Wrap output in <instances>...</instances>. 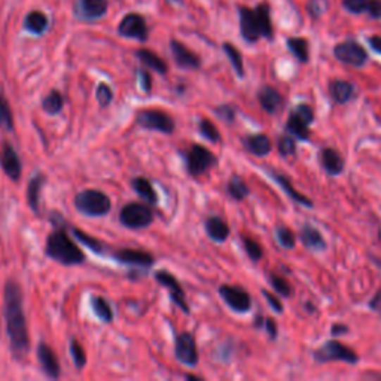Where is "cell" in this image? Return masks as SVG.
I'll list each match as a JSON object with an SVG mask.
<instances>
[{"label":"cell","mask_w":381,"mask_h":381,"mask_svg":"<svg viewBox=\"0 0 381 381\" xmlns=\"http://www.w3.org/2000/svg\"><path fill=\"white\" fill-rule=\"evenodd\" d=\"M331 332H332V335H343V334L349 332V327H347L346 325H339V323H337V325H334V326L331 327Z\"/></svg>","instance_id":"f5cc1de1"},{"label":"cell","mask_w":381,"mask_h":381,"mask_svg":"<svg viewBox=\"0 0 381 381\" xmlns=\"http://www.w3.org/2000/svg\"><path fill=\"white\" fill-rule=\"evenodd\" d=\"M73 234H75V237L77 239V240H80V242H82L85 246H88V247H91V249H93V251H96V252H99V249L101 247L100 246V243L96 240V239H93V237H88V235H85L84 232H81V231H73Z\"/></svg>","instance_id":"bcb514c9"},{"label":"cell","mask_w":381,"mask_h":381,"mask_svg":"<svg viewBox=\"0 0 381 381\" xmlns=\"http://www.w3.org/2000/svg\"><path fill=\"white\" fill-rule=\"evenodd\" d=\"M223 51L227 52V56L231 60L232 68L235 69V72H237V75L239 76H243L244 75L243 58H242V54L239 52V49L235 48L234 45H231V44H225V45H223Z\"/></svg>","instance_id":"e575fe53"},{"label":"cell","mask_w":381,"mask_h":381,"mask_svg":"<svg viewBox=\"0 0 381 381\" xmlns=\"http://www.w3.org/2000/svg\"><path fill=\"white\" fill-rule=\"evenodd\" d=\"M275 239H277V242L285 249H294L295 244H296L295 234L291 230H289L287 227H283V225L275 228Z\"/></svg>","instance_id":"d590c367"},{"label":"cell","mask_w":381,"mask_h":381,"mask_svg":"<svg viewBox=\"0 0 381 381\" xmlns=\"http://www.w3.org/2000/svg\"><path fill=\"white\" fill-rule=\"evenodd\" d=\"M242 35L247 42H256L261 37H273V24L270 18V8L261 4L256 9L240 8Z\"/></svg>","instance_id":"7a4b0ae2"},{"label":"cell","mask_w":381,"mask_h":381,"mask_svg":"<svg viewBox=\"0 0 381 381\" xmlns=\"http://www.w3.org/2000/svg\"><path fill=\"white\" fill-rule=\"evenodd\" d=\"M155 279L168 289L170 295H172V299L176 302V306H179L182 308V311L189 313V307H188L187 299H185V292H183V289L180 287L179 282L176 280L173 274H170L167 271H158L155 274Z\"/></svg>","instance_id":"5bb4252c"},{"label":"cell","mask_w":381,"mask_h":381,"mask_svg":"<svg viewBox=\"0 0 381 381\" xmlns=\"http://www.w3.org/2000/svg\"><path fill=\"white\" fill-rule=\"evenodd\" d=\"M5 319L12 353L17 359H23L29 351V331L23 308L21 287L12 280L5 285Z\"/></svg>","instance_id":"6da1fadb"},{"label":"cell","mask_w":381,"mask_h":381,"mask_svg":"<svg viewBox=\"0 0 381 381\" xmlns=\"http://www.w3.org/2000/svg\"><path fill=\"white\" fill-rule=\"evenodd\" d=\"M244 148L252 152L256 156H266L267 154L271 152V140L266 135H254V136H247L243 140Z\"/></svg>","instance_id":"44dd1931"},{"label":"cell","mask_w":381,"mask_h":381,"mask_svg":"<svg viewBox=\"0 0 381 381\" xmlns=\"http://www.w3.org/2000/svg\"><path fill=\"white\" fill-rule=\"evenodd\" d=\"M334 56L346 64L354 65V68H361L368 61L366 51L356 42L347 41L343 44H338L334 48Z\"/></svg>","instance_id":"9c48e42d"},{"label":"cell","mask_w":381,"mask_h":381,"mask_svg":"<svg viewBox=\"0 0 381 381\" xmlns=\"http://www.w3.org/2000/svg\"><path fill=\"white\" fill-rule=\"evenodd\" d=\"M270 283L280 295H283V296L292 295V287L285 277H280V275H277V274H270Z\"/></svg>","instance_id":"74e56055"},{"label":"cell","mask_w":381,"mask_h":381,"mask_svg":"<svg viewBox=\"0 0 381 381\" xmlns=\"http://www.w3.org/2000/svg\"><path fill=\"white\" fill-rule=\"evenodd\" d=\"M75 206L80 212L88 216H103L109 213L111 210V199L97 189H85L76 195Z\"/></svg>","instance_id":"277c9868"},{"label":"cell","mask_w":381,"mask_h":381,"mask_svg":"<svg viewBox=\"0 0 381 381\" xmlns=\"http://www.w3.org/2000/svg\"><path fill=\"white\" fill-rule=\"evenodd\" d=\"M42 185H44V176L42 175H36L29 183L27 199H29V206L35 210V212H37L39 210V195H41Z\"/></svg>","instance_id":"4dcf8cb0"},{"label":"cell","mask_w":381,"mask_h":381,"mask_svg":"<svg viewBox=\"0 0 381 381\" xmlns=\"http://www.w3.org/2000/svg\"><path fill=\"white\" fill-rule=\"evenodd\" d=\"M319 160H320L322 168L327 175L338 176V175L343 173L344 160H343V156L339 155L338 151H335L332 148H325L319 154Z\"/></svg>","instance_id":"9a60e30c"},{"label":"cell","mask_w":381,"mask_h":381,"mask_svg":"<svg viewBox=\"0 0 381 381\" xmlns=\"http://www.w3.org/2000/svg\"><path fill=\"white\" fill-rule=\"evenodd\" d=\"M82 15L87 18H99L106 14L108 4L106 0H81Z\"/></svg>","instance_id":"484cf974"},{"label":"cell","mask_w":381,"mask_h":381,"mask_svg":"<svg viewBox=\"0 0 381 381\" xmlns=\"http://www.w3.org/2000/svg\"><path fill=\"white\" fill-rule=\"evenodd\" d=\"M63 104H64V100L58 91H51V93L42 101V109L49 115H56L63 109Z\"/></svg>","instance_id":"d6a6232c"},{"label":"cell","mask_w":381,"mask_h":381,"mask_svg":"<svg viewBox=\"0 0 381 381\" xmlns=\"http://www.w3.org/2000/svg\"><path fill=\"white\" fill-rule=\"evenodd\" d=\"M135 191L142 196L143 200H146L151 204H155L158 201V196H156V192L154 187L151 185V182L146 177H135L133 182H131Z\"/></svg>","instance_id":"d4e9b609"},{"label":"cell","mask_w":381,"mask_h":381,"mask_svg":"<svg viewBox=\"0 0 381 381\" xmlns=\"http://www.w3.org/2000/svg\"><path fill=\"white\" fill-rule=\"evenodd\" d=\"M243 244H244L247 256L251 258L252 261L256 262V261H259L262 258V255H264V252H262V247H261V244L258 242L249 239V237H244Z\"/></svg>","instance_id":"ab89813d"},{"label":"cell","mask_w":381,"mask_h":381,"mask_svg":"<svg viewBox=\"0 0 381 381\" xmlns=\"http://www.w3.org/2000/svg\"><path fill=\"white\" fill-rule=\"evenodd\" d=\"M206 231L208 234V237L215 242H225L230 235V228L227 225V222L216 216L207 219Z\"/></svg>","instance_id":"603a6c76"},{"label":"cell","mask_w":381,"mask_h":381,"mask_svg":"<svg viewBox=\"0 0 381 381\" xmlns=\"http://www.w3.org/2000/svg\"><path fill=\"white\" fill-rule=\"evenodd\" d=\"M200 133L210 142H219L220 140V135H219V131L218 128L215 127V124L212 121H208V120H201L200 121Z\"/></svg>","instance_id":"f35d334b"},{"label":"cell","mask_w":381,"mask_h":381,"mask_svg":"<svg viewBox=\"0 0 381 381\" xmlns=\"http://www.w3.org/2000/svg\"><path fill=\"white\" fill-rule=\"evenodd\" d=\"M120 220L127 228H146L154 220L151 208L144 204L131 203L123 207Z\"/></svg>","instance_id":"8992f818"},{"label":"cell","mask_w":381,"mask_h":381,"mask_svg":"<svg viewBox=\"0 0 381 381\" xmlns=\"http://www.w3.org/2000/svg\"><path fill=\"white\" fill-rule=\"evenodd\" d=\"M286 130L291 135H294L298 140H307L310 137L308 124H306L304 121L299 120V118L295 116L294 113L289 115V121H287Z\"/></svg>","instance_id":"f1b7e54d"},{"label":"cell","mask_w":381,"mask_h":381,"mask_svg":"<svg viewBox=\"0 0 381 381\" xmlns=\"http://www.w3.org/2000/svg\"><path fill=\"white\" fill-rule=\"evenodd\" d=\"M216 113L222 118L223 121H228V123L234 121V115L235 113H234V109L231 106H220V108L216 109Z\"/></svg>","instance_id":"c3c4849f"},{"label":"cell","mask_w":381,"mask_h":381,"mask_svg":"<svg viewBox=\"0 0 381 381\" xmlns=\"http://www.w3.org/2000/svg\"><path fill=\"white\" fill-rule=\"evenodd\" d=\"M37 358L42 365L44 373L51 378H58L60 375V363L57 361L56 353L52 351L45 343H41L37 347Z\"/></svg>","instance_id":"e0dca14e"},{"label":"cell","mask_w":381,"mask_h":381,"mask_svg":"<svg viewBox=\"0 0 381 381\" xmlns=\"http://www.w3.org/2000/svg\"><path fill=\"white\" fill-rule=\"evenodd\" d=\"M0 164H2L4 172L14 182L20 180L21 177V161L17 151L12 148L11 143H4L2 149H0Z\"/></svg>","instance_id":"7c38bea8"},{"label":"cell","mask_w":381,"mask_h":381,"mask_svg":"<svg viewBox=\"0 0 381 381\" xmlns=\"http://www.w3.org/2000/svg\"><path fill=\"white\" fill-rule=\"evenodd\" d=\"M266 326H267V331H268V334H270L271 338L277 337V325H275V322L273 319H267Z\"/></svg>","instance_id":"f907efd6"},{"label":"cell","mask_w":381,"mask_h":381,"mask_svg":"<svg viewBox=\"0 0 381 381\" xmlns=\"http://www.w3.org/2000/svg\"><path fill=\"white\" fill-rule=\"evenodd\" d=\"M291 113H294L295 116H298L299 120H302V121H304V123L308 124V125H310V124L313 123V120H314V112H313V109L308 106V104H298V106H295L294 111H292Z\"/></svg>","instance_id":"7bdbcfd3"},{"label":"cell","mask_w":381,"mask_h":381,"mask_svg":"<svg viewBox=\"0 0 381 381\" xmlns=\"http://www.w3.org/2000/svg\"><path fill=\"white\" fill-rule=\"evenodd\" d=\"M370 45H371V48L375 52L381 54V36H373V37H370Z\"/></svg>","instance_id":"816d5d0a"},{"label":"cell","mask_w":381,"mask_h":381,"mask_svg":"<svg viewBox=\"0 0 381 381\" xmlns=\"http://www.w3.org/2000/svg\"><path fill=\"white\" fill-rule=\"evenodd\" d=\"M187 163H188V172L192 176H200V175H204L207 170H210L216 164V156L204 146L194 144L188 152Z\"/></svg>","instance_id":"ba28073f"},{"label":"cell","mask_w":381,"mask_h":381,"mask_svg":"<svg viewBox=\"0 0 381 381\" xmlns=\"http://www.w3.org/2000/svg\"><path fill=\"white\" fill-rule=\"evenodd\" d=\"M46 255L64 266L81 264L85 255L64 231L52 232L46 242Z\"/></svg>","instance_id":"3957f363"},{"label":"cell","mask_w":381,"mask_h":381,"mask_svg":"<svg viewBox=\"0 0 381 381\" xmlns=\"http://www.w3.org/2000/svg\"><path fill=\"white\" fill-rule=\"evenodd\" d=\"M299 239H301L302 244H304L307 249H310V251H314V252H320L326 247L325 239H323V235L320 234V231L316 230L314 227H311V225L302 227Z\"/></svg>","instance_id":"ffe728a7"},{"label":"cell","mask_w":381,"mask_h":381,"mask_svg":"<svg viewBox=\"0 0 381 381\" xmlns=\"http://www.w3.org/2000/svg\"><path fill=\"white\" fill-rule=\"evenodd\" d=\"M314 359L318 362H332V361H343L347 363H358L359 362V356L356 353H354L351 349L346 347L344 344L338 343V341H326V343L319 347L318 350H314L313 353Z\"/></svg>","instance_id":"5b68a950"},{"label":"cell","mask_w":381,"mask_h":381,"mask_svg":"<svg viewBox=\"0 0 381 381\" xmlns=\"http://www.w3.org/2000/svg\"><path fill=\"white\" fill-rule=\"evenodd\" d=\"M115 258L124 262V264H133L139 267H151L154 264V256L151 254L135 251V249H121L115 254Z\"/></svg>","instance_id":"ac0fdd59"},{"label":"cell","mask_w":381,"mask_h":381,"mask_svg":"<svg viewBox=\"0 0 381 381\" xmlns=\"http://www.w3.org/2000/svg\"><path fill=\"white\" fill-rule=\"evenodd\" d=\"M249 188L246 185V182L239 177V176H232L228 182V194L232 196L234 200H237V201H242L244 200L246 196L249 195Z\"/></svg>","instance_id":"1f68e13d"},{"label":"cell","mask_w":381,"mask_h":381,"mask_svg":"<svg viewBox=\"0 0 381 381\" xmlns=\"http://www.w3.org/2000/svg\"><path fill=\"white\" fill-rule=\"evenodd\" d=\"M373 18H381V0H370L368 11Z\"/></svg>","instance_id":"681fc988"},{"label":"cell","mask_w":381,"mask_h":381,"mask_svg":"<svg viewBox=\"0 0 381 381\" xmlns=\"http://www.w3.org/2000/svg\"><path fill=\"white\" fill-rule=\"evenodd\" d=\"M279 151L283 156H291V155H295L296 152V143L295 140L291 137V136H282L279 139Z\"/></svg>","instance_id":"b9f144b4"},{"label":"cell","mask_w":381,"mask_h":381,"mask_svg":"<svg viewBox=\"0 0 381 381\" xmlns=\"http://www.w3.org/2000/svg\"><path fill=\"white\" fill-rule=\"evenodd\" d=\"M24 24H25V29H27L29 32L35 35H42L48 27V18L44 12L33 11L27 15V18H25Z\"/></svg>","instance_id":"4316f807"},{"label":"cell","mask_w":381,"mask_h":381,"mask_svg":"<svg viewBox=\"0 0 381 381\" xmlns=\"http://www.w3.org/2000/svg\"><path fill=\"white\" fill-rule=\"evenodd\" d=\"M261 108L268 113H277L283 108V97L273 87H262L258 93Z\"/></svg>","instance_id":"2e32d148"},{"label":"cell","mask_w":381,"mask_h":381,"mask_svg":"<svg viewBox=\"0 0 381 381\" xmlns=\"http://www.w3.org/2000/svg\"><path fill=\"white\" fill-rule=\"evenodd\" d=\"M271 175H273V177L275 179V182H277L279 185L282 187V189L289 195V199L294 200V201L298 203V204L307 206V207H313L311 200H308L306 195L299 194V192L291 185V182H289V179H287L286 176H282V175H277V173H271Z\"/></svg>","instance_id":"cb8c5ba5"},{"label":"cell","mask_w":381,"mask_h":381,"mask_svg":"<svg viewBox=\"0 0 381 381\" xmlns=\"http://www.w3.org/2000/svg\"><path fill=\"white\" fill-rule=\"evenodd\" d=\"M137 57L142 60L143 64H146L149 69L158 72V73H165L167 72V64L163 58H160L156 54H154L152 51L148 49H140L137 52Z\"/></svg>","instance_id":"83f0119b"},{"label":"cell","mask_w":381,"mask_h":381,"mask_svg":"<svg viewBox=\"0 0 381 381\" xmlns=\"http://www.w3.org/2000/svg\"><path fill=\"white\" fill-rule=\"evenodd\" d=\"M91 306H93L94 313L97 314V316L101 320H104V322H112L113 313H112V308H111L109 302L106 299L100 298V296H94L93 299H91Z\"/></svg>","instance_id":"836d02e7"},{"label":"cell","mask_w":381,"mask_h":381,"mask_svg":"<svg viewBox=\"0 0 381 381\" xmlns=\"http://www.w3.org/2000/svg\"><path fill=\"white\" fill-rule=\"evenodd\" d=\"M219 294L222 299L225 301L234 311L246 313L252 306L251 295H249L246 291H243L242 287L223 285L219 287Z\"/></svg>","instance_id":"30bf717a"},{"label":"cell","mask_w":381,"mask_h":381,"mask_svg":"<svg viewBox=\"0 0 381 381\" xmlns=\"http://www.w3.org/2000/svg\"><path fill=\"white\" fill-rule=\"evenodd\" d=\"M262 295H264L268 301V304L271 306L273 310H275L277 313H283V306H282V302L275 298L273 294H270L268 291H262Z\"/></svg>","instance_id":"7dc6e473"},{"label":"cell","mask_w":381,"mask_h":381,"mask_svg":"<svg viewBox=\"0 0 381 381\" xmlns=\"http://www.w3.org/2000/svg\"><path fill=\"white\" fill-rule=\"evenodd\" d=\"M0 127L5 130L14 128V120H12V112L9 108V103L5 97L0 94Z\"/></svg>","instance_id":"8d00e7d4"},{"label":"cell","mask_w":381,"mask_h":381,"mask_svg":"<svg viewBox=\"0 0 381 381\" xmlns=\"http://www.w3.org/2000/svg\"><path fill=\"white\" fill-rule=\"evenodd\" d=\"M170 46H172L175 60L180 65V68H187V69L200 68V58L196 57L192 51H189L185 45H182L177 41H172Z\"/></svg>","instance_id":"d6986e66"},{"label":"cell","mask_w":381,"mask_h":381,"mask_svg":"<svg viewBox=\"0 0 381 381\" xmlns=\"http://www.w3.org/2000/svg\"><path fill=\"white\" fill-rule=\"evenodd\" d=\"M70 353H72V358H73V362L77 368H82L85 363H87V356H85V351L81 346L80 341L76 339H72L70 343Z\"/></svg>","instance_id":"60d3db41"},{"label":"cell","mask_w":381,"mask_h":381,"mask_svg":"<svg viewBox=\"0 0 381 381\" xmlns=\"http://www.w3.org/2000/svg\"><path fill=\"white\" fill-rule=\"evenodd\" d=\"M175 354L177 361L185 365L194 366L199 363V350H196L195 339L191 334L183 332L176 338Z\"/></svg>","instance_id":"8fae6325"},{"label":"cell","mask_w":381,"mask_h":381,"mask_svg":"<svg viewBox=\"0 0 381 381\" xmlns=\"http://www.w3.org/2000/svg\"><path fill=\"white\" fill-rule=\"evenodd\" d=\"M140 76H142V84H143L144 91H151V76L146 72H142Z\"/></svg>","instance_id":"db71d44e"},{"label":"cell","mask_w":381,"mask_h":381,"mask_svg":"<svg viewBox=\"0 0 381 381\" xmlns=\"http://www.w3.org/2000/svg\"><path fill=\"white\" fill-rule=\"evenodd\" d=\"M120 33L127 37L139 39V41H146L148 39L146 21L137 14H128L123 18L120 24Z\"/></svg>","instance_id":"4fadbf2b"},{"label":"cell","mask_w":381,"mask_h":381,"mask_svg":"<svg viewBox=\"0 0 381 381\" xmlns=\"http://www.w3.org/2000/svg\"><path fill=\"white\" fill-rule=\"evenodd\" d=\"M330 94L335 103L346 104L354 96V87L347 81L335 80L330 84Z\"/></svg>","instance_id":"7402d4cb"},{"label":"cell","mask_w":381,"mask_h":381,"mask_svg":"<svg viewBox=\"0 0 381 381\" xmlns=\"http://www.w3.org/2000/svg\"><path fill=\"white\" fill-rule=\"evenodd\" d=\"M287 48L292 51V54L301 61L307 63L308 61V42L302 37H291L287 39Z\"/></svg>","instance_id":"f546056e"},{"label":"cell","mask_w":381,"mask_h":381,"mask_svg":"<svg viewBox=\"0 0 381 381\" xmlns=\"http://www.w3.org/2000/svg\"><path fill=\"white\" fill-rule=\"evenodd\" d=\"M368 5H370V0H343V6L353 14H362L368 11Z\"/></svg>","instance_id":"ee69618b"},{"label":"cell","mask_w":381,"mask_h":381,"mask_svg":"<svg viewBox=\"0 0 381 381\" xmlns=\"http://www.w3.org/2000/svg\"><path fill=\"white\" fill-rule=\"evenodd\" d=\"M136 121L143 128L156 130L165 135H172L175 131V121L161 111H152V109L140 111L136 116Z\"/></svg>","instance_id":"52a82bcc"},{"label":"cell","mask_w":381,"mask_h":381,"mask_svg":"<svg viewBox=\"0 0 381 381\" xmlns=\"http://www.w3.org/2000/svg\"><path fill=\"white\" fill-rule=\"evenodd\" d=\"M112 99H113L112 89L106 84L99 85V88H97V100L100 103V106L101 108H106L108 104L112 101Z\"/></svg>","instance_id":"f6af8a7d"}]
</instances>
